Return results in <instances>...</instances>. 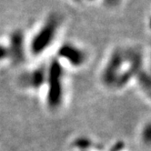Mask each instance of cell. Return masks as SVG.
<instances>
[{"label":"cell","instance_id":"obj_1","mask_svg":"<svg viewBox=\"0 0 151 151\" xmlns=\"http://www.w3.org/2000/svg\"><path fill=\"white\" fill-rule=\"evenodd\" d=\"M141 53L135 49L114 50L101 72L100 78L106 88L120 89L128 85L142 70Z\"/></svg>","mask_w":151,"mask_h":151},{"label":"cell","instance_id":"obj_2","mask_svg":"<svg viewBox=\"0 0 151 151\" xmlns=\"http://www.w3.org/2000/svg\"><path fill=\"white\" fill-rule=\"evenodd\" d=\"M61 26L58 14L49 15L37 29L27 44V51L33 57L43 55L56 40Z\"/></svg>","mask_w":151,"mask_h":151},{"label":"cell","instance_id":"obj_3","mask_svg":"<svg viewBox=\"0 0 151 151\" xmlns=\"http://www.w3.org/2000/svg\"><path fill=\"white\" fill-rule=\"evenodd\" d=\"M45 87L46 102L50 109L56 110L62 106L65 96V69L63 63L57 58L47 66V80Z\"/></svg>","mask_w":151,"mask_h":151},{"label":"cell","instance_id":"obj_4","mask_svg":"<svg viewBox=\"0 0 151 151\" xmlns=\"http://www.w3.org/2000/svg\"><path fill=\"white\" fill-rule=\"evenodd\" d=\"M7 48L9 52V61L15 65H21L26 61L27 55V43L23 30L16 29L8 37Z\"/></svg>","mask_w":151,"mask_h":151},{"label":"cell","instance_id":"obj_5","mask_svg":"<svg viewBox=\"0 0 151 151\" xmlns=\"http://www.w3.org/2000/svg\"><path fill=\"white\" fill-rule=\"evenodd\" d=\"M57 58L61 62L68 64L72 68L83 67L88 60V54L80 47L73 43H64L58 50Z\"/></svg>","mask_w":151,"mask_h":151},{"label":"cell","instance_id":"obj_6","mask_svg":"<svg viewBox=\"0 0 151 151\" xmlns=\"http://www.w3.org/2000/svg\"><path fill=\"white\" fill-rule=\"evenodd\" d=\"M47 80V66L37 67L23 73L19 78V84L28 90L37 91L45 87Z\"/></svg>","mask_w":151,"mask_h":151},{"label":"cell","instance_id":"obj_7","mask_svg":"<svg viewBox=\"0 0 151 151\" xmlns=\"http://www.w3.org/2000/svg\"><path fill=\"white\" fill-rule=\"evenodd\" d=\"M136 79L137 80V83L139 85V87L141 88V89L147 93V96L150 95V88H151V85H150V76L149 74L145 71L141 70L136 77Z\"/></svg>","mask_w":151,"mask_h":151},{"label":"cell","instance_id":"obj_8","mask_svg":"<svg viewBox=\"0 0 151 151\" xmlns=\"http://www.w3.org/2000/svg\"><path fill=\"white\" fill-rule=\"evenodd\" d=\"M91 140L87 137H78L74 141V147L78 148V151H88V149L91 147Z\"/></svg>","mask_w":151,"mask_h":151},{"label":"cell","instance_id":"obj_9","mask_svg":"<svg viewBox=\"0 0 151 151\" xmlns=\"http://www.w3.org/2000/svg\"><path fill=\"white\" fill-rule=\"evenodd\" d=\"M141 139L145 144H147V145L150 144V141H151V126H150V123H147V125L144 126V128L141 132Z\"/></svg>","mask_w":151,"mask_h":151},{"label":"cell","instance_id":"obj_10","mask_svg":"<svg viewBox=\"0 0 151 151\" xmlns=\"http://www.w3.org/2000/svg\"><path fill=\"white\" fill-rule=\"evenodd\" d=\"M9 60V52L6 44L0 42V63Z\"/></svg>","mask_w":151,"mask_h":151},{"label":"cell","instance_id":"obj_11","mask_svg":"<svg viewBox=\"0 0 151 151\" xmlns=\"http://www.w3.org/2000/svg\"><path fill=\"white\" fill-rule=\"evenodd\" d=\"M123 148H124V144H123V142L119 141V142L116 143L113 147H111L109 151H122Z\"/></svg>","mask_w":151,"mask_h":151}]
</instances>
